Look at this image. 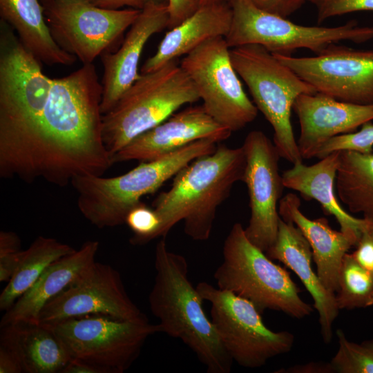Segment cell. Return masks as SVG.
<instances>
[{"label":"cell","mask_w":373,"mask_h":373,"mask_svg":"<svg viewBox=\"0 0 373 373\" xmlns=\"http://www.w3.org/2000/svg\"><path fill=\"white\" fill-rule=\"evenodd\" d=\"M102 86L93 63L52 78L37 137L21 180L65 186L83 175H103L113 164L102 138Z\"/></svg>","instance_id":"1"},{"label":"cell","mask_w":373,"mask_h":373,"mask_svg":"<svg viewBox=\"0 0 373 373\" xmlns=\"http://www.w3.org/2000/svg\"><path fill=\"white\" fill-rule=\"evenodd\" d=\"M4 21L0 35V176L19 179L37 137L52 79Z\"/></svg>","instance_id":"2"},{"label":"cell","mask_w":373,"mask_h":373,"mask_svg":"<svg viewBox=\"0 0 373 373\" xmlns=\"http://www.w3.org/2000/svg\"><path fill=\"white\" fill-rule=\"evenodd\" d=\"M245 166L242 146L221 144L183 167L173 177L171 188L153 202L161 220L157 238H165L174 225L183 221L189 238L208 240L218 208L229 198L233 185L242 182Z\"/></svg>","instance_id":"3"},{"label":"cell","mask_w":373,"mask_h":373,"mask_svg":"<svg viewBox=\"0 0 373 373\" xmlns=\"http://www.w3.org/2000/svg\"><path fill=\"white\" fill-rule=\"evenodd\" d=\"M155 269L149 302L162 332L186 345L207 372L229 373L233 361L204 310V299L189 279L187 261L170 251L164 238L155 247Z\"/></svg>","instance_id":"4"},{"label":"cell","mask_w":373,"mask_h":373,"mask_svg":"<svg viewBox=\"0 0 373 373\" xmlns=\"http://www.w3.org/2000/svg\"><path fill=\"white\" fill-rule=\"evenodd\" d=\"M217 146L215 140L202 139L162 157L141 162L118 176L77 177L70 184L77 194L78 209L97 228L121 225L143 196L156 191L183 167L199 157L214 152Z\"/></svg>","instance_id":"5"},{"label":"cell","mask_w":373,"mask_h":373,"mask_svg":"<svg viewBox=\"0 0 373 373\" xmlns=\"http://www.w3.org/2000/svg\"><path fill=\"white\" fill-rule=\"evenodd\" d=\"M198 100L193 82L178 59L154 71L140 73L102 117V138L112 160L134 138L166 120L182 106Z\"/></svg>","instance_id":"6"},{"label":"cell","mask_w":373,"mask_h":373,"mask_svg":"<svg viewBox=\"0 0 373 373\" xmlns=\"http://www.w3.org/2000/svg\"><path fill=\"white\" fill-rule=\"evenodd\" d=\"M222 257L213 275L218 288L249 300L261 314L270 309L300 319L313 312L289 273L250 242L240 223L226 237Z\"/></svg>","instance_id":"7"},{"label":"cell","mask_w":373,"mask_h":373,"mask_svg":"<svg viewBox=\"0 0 373 373\" xmlns=\"http://www.w3.org/2000/svg\"><path fill=\"white\" fill-rule=\"evenodd\" d=\"M230 56L254 104L273 128V142L280 157L293 164L303 162L291 123V110L299 95L317 92L260 45L231 48Z\"/></svg>","instance_id":"8"},{"label":"cell","mask_w":373,"mask_h":373,"mask_svg":"<svg viewBox=\"0 0 373 373\" xmlns=\"http://www.w3.org/2000/svg\"><path fill=\"white\" fill-rule=\"evenodd\" d=\"M232 23L225 37L230 48L260 45L272 54L291 55L300 48L318 54L341 41L365 43L373 39V26H361L355 21L335 27L308 26L264 11L250 0H228Z\"/></svg>","instance_id":"9"},{"label":"cell","mask_w":373,"mask_h":373,"mask_svg":"<svg viewBox=\"0 0 373 373\" xmlns=\"http://www.w3.org/2000/svg\"><path fill=\"white\" fill-rule=\"evenodd\" d=\"M50 327L72 359L85 361L102 373H123L138 357L147 338L162 332L148 320L124 321L95 314L67 318Z\"/></svg>","instance_id":"10"},{"label":"cell","mask_w":373,"mask_h":373,"mask_svg":"<svg viewBox=\"0 0 373 373\" xmlns=\"http://www.w3.org/2000/svg\"><path fill=\"white\" fill-rule=\"evenodd\" d=\"M196 289L211 303V320L228 354L239 365L260 367L291 350L294 334L269 329L249 300L206 282L198 283Z\"/></svg>","instance_id":"11"},{"label":"cell","mask_w":373,"mask_h":373,"mask_svg":"<svg viewBox=\"0 0 373 373\" xmlns=\"http://www.w3.org/2000/svg\"><path fill=\"white\" fill-rule=\"evenodd\" d=\"M180 66L193 82L202 106L231 133L252 122L258 110L246 94L225 37L210 39L186 55Z\"/></svg>","instance_id":"12"},{"label":"cell","mask_w":373,"mask_h":373,"mask_svg":"<svg viewBox=\"0 0 373 373\" xmlns=\"http://www.w3.org/2000/svg\"><path fill=\"white\" fill-rule=\"evenodd\" d=\"M42 6L55 42L83 64L112 52L141 12L105 9L89 0H51Z\"/></svg>","instance_id":"13"},{"label":"cell","mask_w":373,"mask_h":373,"mask_svg":"<svg viewBox=\"0 0 373 373\" xmlns=\"http://www.w3.org/2000/svg\"><path fill=\"white\" fill-rule=\"evenodd\" d=\"M317 93L356 104H373V50L332 44L312 57L274 54Z\"/></svg>","instance_id":"14"},{"label":"cell","mask_w":373,"mask_h":373,"mask_svg":"<svg viewBox=\"0 0 373 373\" xmlns=\"http://www.w3.org/2000/svg\"><path fill=\"white\" fill-rule=\"evenodd\" d=\"M95 314L124 321L148 320L128 296L119 271L96 261L45 305L39 323Z\"/></svg>","instance_id":"15"},{"label":"cell","mask_w":373,"mask_h":373,"mask_svg":"<svg viewBox=\"0 0 373 373\" xmlns=\"http://www.w3.org/2000/svg\"><path fill=\"white\" fill-rule=\"evenodd\" d=\"M246 157L242 182L245 183L251 216L245 228L247 238L266 252L274 243L280 216L278 202L285 188L279 173L280 154L261 131L249 132L242 145Z\"/></svg>","instance_id":"16"},{"label":"cell","mask_w":373,"mask_h":373,"mask_svg":"<svg viewBox=\"0 0 373 373\" xmlns=\"http://www.w3.org/2000/svg\"><path fill=\"white\" fill-rule=\"evenodd\" d=\"M231 132L216 122L202 105L191 106L173 113L140 134L113 157V163L153 160L202 139L220 142Z\"/></svg>","instance_id":"17"},{"label":"cell","mask_w":373,"mask_h":373,"mask_svg":"<svg viewBox=\"0 0 373 373\" xmlns=\"http://www.w3.org/2000/svg\"><path fill=\"white\" fill-rule=\"evenodd\" d=\"M293 110L300 123L297 144L303 160L316 157L330 138L353 133L373 120V104L344 102L320 93L299 95Z\"/></svg>","instance_id":"18"},{"label":"cell","mask_w":373,"mask_h":373,"mask_svg":"<svg viewBox=\"0 0 373 373\" xmlns=\"http://www.w3.org/2000/svg\"><path fill=\"white\" fill-rule=\"evenodd\" d=\"M169 20L166 3L149 5L141 10L119 48L100 56L104 68L101 80L103 115L113 107L122 95L139 77V61L146 44L154 34L169 26Z\"/></svg>","instance_id":"19"},{"label":"cell","mask_w":373,"mask_h":373,"mask_svg":"<svg viewBox=\"0 0 373 373\" xmlns=\"http://www.w3.org/2000/svg\"><path fill=\"white\" fill-rule=\"evenodd\" d=\"M265 254L270 259L281 262L300 278L314 300L323 341L329 343L339 309L335 294L323 286L312 269V249L302 231L293 222L280 218L276 239Z\"/></svg>","instance_id":"20"},{"label":"cell","mask_w":373,"mask_h":373,"mask_svg":"<svg viewBox=\"0 0 373 373\" xmlns=\"http://www.w3.org/2000/svg\"><path fill=\"white\" fill-rule=\"evenodd\" d=\"M99 243L85 242L79 249L51 263L33 285L5 312L1 326L17 322L39 323L45 305L66 289L95 261Z\"/></svg>","instance_id":"21"},{"label":"cell","mask_w":373,"mask_h":373,"mask_svg":"<svg viewBox=\"0 0 373 373\" xmlns=\"http://www.w3.org/2000/svg\"><path fill=\"white\" fill-rule=\"evenodd\" d=\"M300 207V198L295 193H287L279 202V215L302 231L310 245L318 277L327 290L335 294L343 258L356 242L342 231L333 229L325 218H307Z\"/></svg>","instance_id":"22"},{"label":"cell","mask_w":373,"mask_h":373,"mask_svg":"<svg viewBox=\"0 0 373 373\" xmlns=\"http://www.w3.org/2000/svg\"><path fill=\"white\" fill-rule=\"evenodd\" d=\"M231 23L232 10L228 0L198 7L191 15L170 28L155 52L142 65L141 73L154 71L185 56L210 39L226 37Z\"/></svg>","instance_id":"23"},{"label":"cell","mask_w":373,"mask_h":373,"mask_svg":"<svg viewBox=\"0 0 373 373\" xmlns=\"http://www.w3.org/2000/svg\"><path fill=\"white\" fill-rule=\"evenodd\" d=\"M339 159L340 151H336L312 165L307 166L303 162L294 164L282 174L283 181L285 187L299 192L305 199L318 202L326 215L334 216L340 231L356 244L370 221L350 215L337 201L334 186Z\"/></svg>","instance_id":"24"},{"label":"cell","mask_w":373,"mask_h":373,"mask_svg":"<svg viewBox=\"0 0 373 373\" xmlns=\"http://www.w3.org/2000/svg\"><path fill=\"white\" fill-rule=\"evenodd\" d=\"M0 342L17 356L25 373H61L72 359L55 332L41 323L1 326Z\"/></svg>","instance_id":"25"},{"label":"cell","mask_w":373,"mask_h":373,"mask_svg":"<svg viewBox=\"0 0 373 373\" xmlns=\"http://www.w3.org/2000/svg\"><path fill=\"white\" fill-rule=\"evenodd\" d=\"M0 15L40 62L70 66L76 61L74 55L61 49L54 40L39 0H0Z\"/></svg>","instance_id":"26"},{"label":"cell","mask_w":373,"mask_h":373,"mask_svg":"<svg viewBox=\"0 0 373 373\" xmlns=\"http://www.w3.org/2000/svg\"><path fill=\"white\" fill-rule=\"evenodd\" d=\"M335 186L350 213L373 222V152L340 151Z\"/></svg>","instance_id":"27"},{"label":"cell","mask_w":373,"mask_h":373,"mask_svg":"<svg viewBox=\"0 0 373 373\" xmlns=\"http://www.w3.org/2000/svg\"><path fill=\"white\" fill-rule=\"evenodd\" d=\"M75 250L53 238L37 237L27 249L23 250L19 267L1 291L0 310L9 309L51 263Z\"/></svg>","instance_id":"28"},{"label":"cell","mask_w":373,"mask_h":373,"mask_svg":"<svg viewBox=\"0 0 373 373\" xmlns=\"http://www.w3.org/2000/svg\"><path fill=\"white\" fill-rule=\"evenodd\" d=\"M335 296L339 310L373 305V271L362 267L351 254L343 258Z\"/></svg>","instance_id":"29"},{"label":"cell","mask_w":373,"mask_h":373,"mask_svg":"<svg viewBox=\"0 0 373 373\" xmlns=\"http://www.w3.org/2000/svg\"><path fill=\"white\" fill-rule=\"evenodd\" d=\"M338 348L330 363L337 373H373V338L360 343L337 329Z\"/></svg>","instance_id":"30"},{"label":"cell","mask_w":373,"mask_h":373,"mask_svg":"<svg viewBox=\"0 0 373 373\" xmlns=\"http://www.w3.org/2000/svg\"><path fill=\"white\" fill-rule=\"evenodd\" d=\"M350 151L363 154L373 152V123H364L358 131L341 134L327 140L318 150L319 160L336 151Z\"/></svg>","instance_id":"31"},{"label":"cell","mask_w":373,"mask_h":373,"mask_svg":"<svg viewBox=\"0 0 373 373\" xmlns=\"http://www.w3.org/2000/svg\"><path fill=\"white\" fill-rule=\"evenodd\" d=\"M125 223L133 232V245H144L157 238L161 220L153 208L140 202L127 214Z\"/></svg>","instance_id":"32"},{"label":"cell","mask_w":373,"mask_h":373,"mask_svg":"<svg viewBox=\"0 0 373 373\" xmlns=\"http://www.w3.org/2000/svg\"><path fill=\"white\" fill-rule=\"evenodd\" d=\"M317 10L318 23L357 11H373V0H307Z\"/></svg>","instance_id":"33"},{"label":"cell","mask_w":373,"mask_h":373,"mask_svg":"<svg viewBox=\"0 0 373 373\" xmlns=\"http://www.w3.org/2000/svg\"><path fill=\"white\" fill-rule=\"evenodd\" d=\"M355 247L351 254L354 258L362 267L373 271V222H369L361 231Z\"/></svg>","instance_id":"34"},{"label":"cell","mask_w":373,"mask_h":373,"mask_svg":"<svg viewBox=\"0 0 373 373\" xmlns=\"http://www.w3.org/2000/svg\"><path fill=\"white\" fill-rule=\"evenodd\" d=\"M256 7L267 12L287 17L297 11L307 0H250Z\"/></svg>","instance_id":"35"},{"label":"cell","mask_w":373,"mask_h":373,"mask_svg":"<svg viewBox=\"0 0 373 373\" xmlns=\"http://www.w3.org/2000/svg\"><path fill=\"white\" fill-rule=\"evenodd\" d=\"M167 7L169 28L178 25L198 8L195 0H168Z\"/></svg>","instance_id":"36"},{"label":"cell","mask_w":373,"mask_h":373,"mask_svg":"<svg viewBox=\"0 0 373 373\" xmlns=\"http://www.w3.org/2000/svg\"><path fill=\"white\" fill-rule=\"evenodd\" d=\"M94 5L111 10L133 8L142 10L152 3H168V0H89Z\"/></svg>","instance_id":"37"},{"label":"cell","mask_w":373,"mask_h":373,"mask_svg":"<svg viewBox=\"0 0 373 373\" xmlns=\"http://www.w3.org/2000/svg\"><path fill=\"white\" fill-rule=\"evenodd\" d=\"M280 373H334L335 370L330 362L312 361L305 364L295 365L276 371Z\"/></svg>","instance_id":"38"},{"label":"cell","mask_w":373,"mask_h":373,"mask_svg":"<svg viewBox=\"0 0 373 373\" xmlns=\"http://www.w3.org/2000/svg\"><path fill=\"white\" fill-rule=\"evenodd\" d=\"M23 372L17 356L10 350L0 345V373Z\"/></svg>","instance_id":"39"},{"label":"cell","mask_w":373,"mask_h":373,"mask_svg":"<svg viewBox=\"0 0 373 373\" xmlns=\"http://www.w3.org/2000/svg\"><path fill=\"white\" fill-rule=\"evenodd\" d=\"M21 250L20 238L15 232L1 231L0 256L14 254Z\"/></svg>","instance_id":"40"},{"label":"cell","mask_w":373,"mask_h":373,"mask_svg":"<svg viewBox=\"0 0 373 373\" xmlns=\"http://www.w3.org/2000/svg\"><path fill=\"white\" fill-rule=\"evenodd\" d=\"M61 373H102L96 367L85 361L73 358Z\"/></svg>","instance_id":"41"},{"label":"cell","mask_w":373,"mask_h":373,"mask_svg":"<svg viewBox=\"0 0 373 373\" xmlns=\"http://www.w3.org/2000/svg\"><path fill=\"white\" fill-rule=\"evenodd\" d=\"M195 1L198 6L200 7V6H202L207 4L227 1V0H195Z\"/></svg>","instance_id":"42"},{"label":"cell","mask_w":373,"mask_h":373,"mask_svg":"<svg viewBox=\"0 0 373 373\" xmlns=\"http://www.w3.org/2000/svg\"><path fill=\"white\" fill-rule=\"evenodd\" d=\"M39 1H41L42 5H44V4L47 3H48L51 0H39Z\"/></svg>","instance_id":"43"}]
</instances>
